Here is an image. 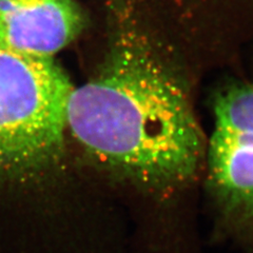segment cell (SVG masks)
<instances>
[{
	"mask_svg": "<svg viewBox=\"0 0 253 253\" xmlns=\"http://www.w3.org/2000/svg\"><path fill=\"white\" fill-rule=\"evenodd\" d=\"M72 89L53 58L0 46V183L27 184L58 163Z\"/></svg>",
	"mask_w": 253,
	"mask_h": 253,
	"instance_id": "obj_2",
	"label": "cell"
},
{
	"mask_svg": "<svg viewBox=\"0 0 253 253\" xmlns=\"http://www.w3.org/2000/svg\"><path fill=\"white\" fill-rule=\"evenodd\" d=\"M84 26L75 0H0V46L15 53L53 58Z\"/></svg>",
	"mask_w": 253,
	"mask_h": 253,
	"instance_id": "obj_4",
	"label": "cell"
},
{
	"mask_svg": "<svg viewBox=\"0 0 253 253\" xmlns=\"http://www.w3.org/2000/svg\"><path fill=\"white\" fill-rule=\"evenodd\" d=\"M212 110L204 156L210 193L224 223L253 243V77L220 86Z\"/></svg>",
	"mask_w": 253,
	"mask_h": 253,
	"instance_id": "obj_3",
	"label": "cell"
},
{
	"mask_svg": "<svg viewBox=\"0 0 253 253\" xmlns=\"http://www.w3.org/2000/svg\"><path fill=\"white\" fill-rule=\"evenodd\" d=\"M108 17L104 60L71 91L67 131L111 177L171 194L193 179L205 156L189 84L132 0H108Z\"/></svg>",
	"mask_w": 253,
	"mask_h": 253,
	"instance_id": "obj_1",
	"label": "cell"
}]
</instances>
